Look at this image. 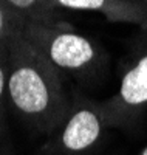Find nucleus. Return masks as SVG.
Here are the masks:
<instances>
[{
	"label": "nucleus",
	"instance_id": "1",
	"mask_svg": "<svg viewBox=\"0 0 147 155\" xmlns=\"http://www.w3.org/2000/svg\"><path fill=\"white\" fill-rule=\"evenodd\" d=\"M71 101L62 73L19 31L8 44L6 79V102L16 118L50 137L65 121Z\"/></svg>",
	"mask_w": 147,
	"mask_h": 155
},
{
	"label": "nucleus",
	"instance_id": "2",
	"mask_svg": "<svg viewBox=\"0 0 147 155\" xmlns=\"http://www.w3.org/2000/svg\"><path fill=\"white\" fill-rule=\"evenodd\" d=\"M20 34L33 44L60 73L79 81L95 78L104 65L102 51L96 44L74 31L68 22L57 25L28 23Z\"/></svg>",
	"mask_w": 147,
	"mask_h": 155
},
{
	"label": "nucleus",
	"instance_id": "3",
	"mask_svg": "<svg viewBox=\"0 0 147 155\" xmlns=\"http://www.w3.org/2000/svg\"><path fill=\"white\" fill-rule=\"evenodd\" d=\"M107 130L102 102L76 93L65 121L48 137L39 155H90Z\"/></svg>",
	"mask_w": 147,
	"mask_h": 155
},
{
	"label": "nucleus",
	"instance_id": "4",
	"mask_svg": "<svg viewBox=\"0 0 147 155\" xmlns=\"http://www.w3.org/2000/svg\"><path fill=\"white\" fill-rule=\"evenodd\" d=\"M147 104V44L138 51L126 70L118 92L102 101L104 118L109 129L129 127L136 121Z\"/></svg>",
	"mask_w": 147,
	"mask_h": 155
},
{
	"label": "nucleus",
	"instance_id": "5",
	"mask_svg": "<svg viewBox=\"0 0 147 155\" xmlns=\"http://www.w3.org/2000/svg\"><path fill=\"white\" fill-rule=\"evenodd\" d=\"M57 9L95 11L109 22L136 25L142 31L147 28V5L129 0H50Z\"/></svg>",
	"mask_w": 147,
	"mask_h": 155
},
{
	"label": "nucleus",
	"instance_id": "6",
	"mask_svg": "<svg viewBox=\"0 0 147 155\" xmlns=\"http://www.w3.org/2000/svg\"><path fill=\"white\" fill-rule=\"evenodd\" d=\"M8 8L16 12L25 25H57L65 20L60 19L57 8L50 0H3Z\"/></svg>",
	"mask_w": 147,
	"mask_h": 155
},
{
	"label": "nucleus",
	"instance_id": "7",
	"mask_svg": "<svg viewBox=\"0 0 147 155\" xmlns=\"http://www.w3.org/2000/svg\"><path fill=\"white\" fill-rule=\"evenodd\" d=\"M9 44V42H8ZM8 44L0 45V153L6 138V79H8Z\"/></svg>",
	"mask_w": 147,
	"mask_h": 155
},
{
	"label": "nucleus",
	"instance_id": "8",
	"mask_svg": "<svg viewBox=\"0 0 147 155\" xmlns=\"http://www.w3.org/2000/svg\"><path fill=\"white\" fill-rule=\"evenodd\" d=\"M23 27L22 19L8 8L3 0H0V45H6Z\"/></svg>",
	"mask_w": 147,
	"mask_h": 155
},
{
	"label": "nucleus",
	"instance_id": "9",
	"mask_svg": "<svg viewBox=\"0 0 147 155\" xmlns=\"http://www.w3.org/2000/svg\"><path fill=\"white\" fill-rule=\"evenodd\" d=\"M129 2H135V3H142V5H147V0H129Z\"/></svg>",
	"mask_w": 147,
	"mask_h": 155
},
{
	"label": "nucleus",
	"instance_id": "10",
	"mask_svg": "<svg viewBox=\"0 0 147 155\" xmlns=\"http://www.w3.org/2000/svg\"><path fill=\"white\" fill-rule=\"evenodd\" d=\"M138 155H147V146H145V147H144V149H142V150L138 153Z\"/></svg>",
	"mask_w": 147,
	"mask_h": 155
},
{
	"label": "nucleus",
	"instance_id": "11",
	"mask_svg": "<svg viewBox=\"0 0 147 155\" xmlns=\"http://www.w3.org/2000/svg\"><path fill=\"white\" fill-rule=\"evenodd\" d=\"M144 33H147V28H145V30H144Z\"/></svg>",
	"mask_w": 147,
	"mask_h": 155
}]
</instances>
